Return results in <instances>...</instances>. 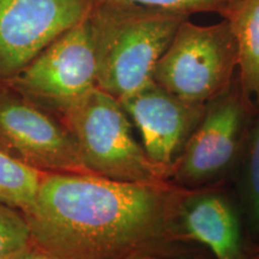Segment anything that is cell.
Wrapping results in <instances>:
<instances>
[{"label": "cell", "mask_w": 259, "mask_h": 259, "mask_svg": "<svg viewBox=\"0 0 259 259\" xmlns=\"http://www.w3.org/2000/svg\"><path fill=\"white\" fill-rule=\"evenodd\" d=\"M12 259H60L57 255L52 254L51 252L45 250V248L40 247V246L31 242L27 248H24L23 251L19 252L15 258Z\"/></svg>", "instance_id": "obj_16"}, {"label": "cell", "mask_w": 259, "mask_h": 259, "mask_svg": "<svg viewBox=\"0 0 259 259\" xmlns=\"http://www.w3.org/2000/svg\"><path fill=\"white\" fill-rule=\"evenodd\" d=\"M238 71V47L228 21L187 18L155 66L153 80L180 99L206 105L225 93Z\"/></svg>", "instance_id": "obj_4"}, {"label": "cell", "mask_w": 259, "mask_h": 259, "mask_svg": "<svg viewBox=\"0 0 259 259\" xmlns=\"http://www.w3.org/2000/svg\"><path fill=\"white\" fill-rule=\"evenodd\" d=\"M32 242L24 213L0 203V259H12Z\"/></svg>", "instance_id": "obj_14"}, {"label": "cell", "mask_w": 259, "mask_h": 259, "mask_svg": "<svg viewBox=\"0 0 259 259\" xmlns=\"http://www.w3.org/2000/svg\"><path fill=\"white\" fill-rule=\"evenodd\" d=\"M60 112L84 166L94 176L137 184L170 180L169 171L154 163L135 138L131 119L111 94L95 87Z\"/></svg>", "instance_id": "obj_3"}, {"label": "cell", "mask_w": 259, "mask_h": 259, "mask_svg": "<svg viewBox=\"0 0 259 259\" xmlns=\"http://www.w3.org/2000/svg\"><path fill=\"white\" fill-rule=\"evenodd\" d=\"M93 0H0V80L8 82L88 15Z\"/></svg>", "instance_id": "obj_8"}, {"label": "cell", "mask_w": 259, "mask_h": 259, "mask_svg": "<svg viewBox=\"0 0 259 259\" xmlns=\"http://www.w3.org/2000/svg\"><path fill=\"white\" fill-rule=\"evenodd\" d=\"M187 18L120 0H93L87 19L97 88L120 101L150 83L155 66Z\"/></svg>", "instance_id": "obj_2"}, {"label": "cell", "mask_w": 259, "mask_h": 259, "mask_svg": "<svg viewBox=\"0 0 259 259\" xmlns=\"http://www.w3.org/2000/svg\"><path fill=\"white\" fill-rule=\"evenodd\" d=\"M0 147L42 171L92 174L63 122L5 88H0Z\"/></svg>", "instance_id": "obj_7"}, {"label": "cell", "mask_w": 259, "mask_h": 259, "mask_svg": "<svg viewBox=\"0 0 259 259\" xmlns=\"http://www.w3.org/2000/svg\"><path fill=\"white\" fill-rule=\"evenodd\" d=\"M251 100L238 79L205 106L171 169L170 181L186 189H202L221 180L244 156L252 128Z\"/></svg>", "instance_id": "obj_5"}, {"label": "cell", "mask_w": 259, "mask_h": 259, "mask_svg": "<svg viewBox=\"0 0 259 259\" xmlns=\"http://www.w3.org/2000/svg\"><path fill=\"white\" fill-rule=\"evenodd\" d=\"M128 259H170L169 257H163V255H156V254H138V255H134V257L128 258ZM191 259H205L203 257H193Z\"/></svg>", "instance_id": "obj_17"}, {"label": "cell", "mask_w": 259, "mask_h": 259, "mask_svg": "<svg viewBox=\"0 0 259 259\" xmlns=\"http://www.w3.org/2000/svg\"><path fill=\"white\" fill-rule=\"evenodd\" d=\"M242 197L251 228L259 236V113L245 150Z\"/></svg>", "instance_id": "obj_13"}, {"label": "cell", "mask_w": 259, "mask_h": 259, "mask_svg": "<svg viewBox=\"0 0 259 259\" xmlns=\"http://www.w3.org/2000/svg\"><path fill=\"white\" fill-rule=\"evenodd\" d=\"M5 83L22 95L51 103L59 111L97 87L95 51L87 17Z\"/></svg>", "instance_id": "obj_6"}, {"label": "cell", "mask_w": 259, "mask_h": 259, "mask_svg": "<svg viewBox=\"0 0 259 259\" xmlns=\"http://www.w3.org/2000/svg\"><path fill=\"white\" fill-rule=\"evenodd\" d=\"M120 103L138 128L149 158L171 176L174 163L202 120L206 105L185 101L154 80Z\"/></svg>", "instance_id": "obj_9"}, {"label": "cell", "mask_w": 259, "mask_h": 259, "mask_svg": "<svg viewBox=\"0 0 259 259\" xmlns=\"http://www.w3.org/2000/svg\"><path fill=\"white\" fill-rule=\"evenodd\" d=\"M186 242H198L216 259H245L247 255L241 225L226 194L211 186L196 189L186 199L180 216Z\"/></svg>", "instance_id": "obj_10"}, {"label": "cell", "mask_w": 259, "mask_h": 259, "mask_svg": "<svg viewBox=\"0 0 259 259\" xmlns=\"http://www.w3.org/2000/svg\"><path fill=\"white\" fill-rule=\"evenodd\" d=\"M238 47V82L248 100L259 101V0H236L221 16Z\"/></svg>", "instance_id": "obj_11"}, {"label": "cell", "mask_w": 259, "mask_h": 259, "mask_svg": "<svg viewBox=\"0 0 259 259\" xmlns=\"http://www.w3.org/2000/svg\"><path fill=\"white\" fill-rule=\"evenodd\" d=\"M147 8L176 12L192 17L198 14H218L222 16L236 0H120Z\"/></svg>", "instance_id": "obj_15"}, {"label": "cell", "mask_w": 259, "mask_h": 259, "mask_svg": "<svg viewBox=\"0 0 259 259\" xmlns=\"http://www.w3.org/2000/svg\"><path fill=\"white\" fill-rule=\"evenodd\" d=\"M42 171L18 160L0 147V203L25 213L36 200Z\"/></svg>", "instance_id": "obj_12"}, {"label": "cell", "mask_w": 259, "mask_h": 259, "mask_svg": "<svg viewBox=\"0 0 259 259\" xmlns=\"http://www.w3.org/2000/svg\"><path fill=\"white\" fill-rule=\"evenodd\" d=\"M245 259H259V248H257L255 251L250 252V253L247 252V255H246Z\"/></svg>", "instance_id": "obj_18"}, {"label": "cell", "mask_w": 259, "mask_h": 259, "mask_svg": "<svg viewBox=\"0 0 259 259\" xmlns=\"http://www.w3.org/2000/svg\"><path fill=\"white\" fill-rule=\"evenodd\" d=\"M194 190L47 171L24 216L32 242L60 259L169 257L187 244L180 216Z\"/></svg>", "instance_id": "obj_1"}]
</instances>
